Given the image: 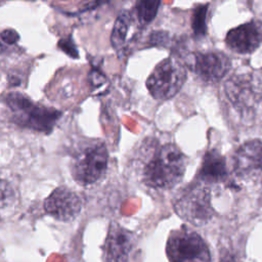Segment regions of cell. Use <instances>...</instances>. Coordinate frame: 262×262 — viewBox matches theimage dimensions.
I'll return each mask as SVG.
<instances>
[{
    "instance_id": "d6986e66",
    "label": "cell",
    "mask_w": 262,
    "mask_h": 262,
    "mask_svg": "<svg viewBox=\"0 0 262 262\" xmlns=\"http://www.w3.org/2000/svg\"><path fill=\"white\" fill-rule=\"evenodd\" d=\"M5 50V46L2 44V42L0 41V53H2Z\"/></svg>"
},
{
    "instance_id": "5b68a950",
    "label": "cell",
    "mask_w": 262,
    "mask_h": 262,
    "mask_svg": "<svg viewBox=\"0 0 262 262\" xmlns=\"http://www.w3.org/2000/svg\"><path fill=\"white\" fill-rule=\"evenodd\" d=\"M166 254L170 262H211V254L205 241L184 227L170 233Z\"/></svg>"
},
{
    "instance_id": "7c38bea8",
    "label": "cell",
    "mask_w": 262,
    "mask_h": 262,
    "mask_svg": "<svg viewBox=\"0 0 262 262\" xmlns=\"http://www.w3.org/2000/svg\"><path fill=\"white\" fill-rule=\"evenodd\" d=\"M234 168L243 177H254L262 174V140H251L244 143L234 156Z\"/></svg>"
},
{
    "instance_id": "4fadbf2b",
    "label": "cell",
    "mask_w": 262,
    "mask_h": 262,
    "mask_svg": "<svg viewBox=\"0 0 262 262\" xmlns=\"http://www.w3.org/2000/svg\"><path fill=\"white\" fill-rule=\"evenodd\" d=\"M226 164L224 158L217 150L208 151L203 159L199 178L205 182H221L226 177Z\"/></svg>"
},
{
    "instance_id": "52a82bcc",
    "label": "cell",
    "mask_w": 262,
    "mask_h": 262,
    "mask_svg": "<svg viewBox=\"0 0 262 262\" xmlns=\"http://www.w3.org/2000/svg\"><path fill=\"white\" fill-rule=\"evenodd\" d=\"M107 163L108 152L104 143H95L86 147L74 158L71 173L77 183L90 185L104 176Z\"/></svg>"
},
{
    "instance_id": "5bb4252c",
    "label": "cell",
    "mask_w": 262,
    "mask_h": 262,
    "mask_svg": "<svg viewBox=\"0 0 262 262\" xmlns=\"http://www.w3.org/2000/svg\"><path fill=\"white\" fill-rule=\"evenodd\" d=\"M131 16L132 15L129 12L122 11L115 21L111 36V42L116 50H121L126 43L128 31L131 25Z\"/></svg>"
},
{
    "instance_id": "2e32d148",
    "label": "cell",
    "mask_w": 262,
    "mask_h": 262,
    "mask_svg": "<svg viewBox=\"0 0 262 262\" xmlns=\"http://www.w3.org/2000/svg\"><path fill=\"white\" fill-rule=\"evenodd\" d=\"M208 5H199L194 8L193 14H192V29L194 34L200 37L204 36L207 32L206 29V15H207Z\"/></svg>"
},
{
    "instance_id": "6da1fadb",
    "label": "cell",
    "mask_w": 262,
    "mask_h": 262,
    "mask_svg": "<svg viewBox=\"0 0 262 262\" xmlns=\"http://www.w3.org/2000/svg\"><path fill=\"white\" fill-rule=\"evenodd\" d=\"M186 157L173 143L159 146L145 164L142 179L145 185L157 189H169L183 177Z\"/></svg>"
},
{
    "instance_id": "ba28073f",
    "label": "cell",
    "mask_w": 262,
    "mask_h": 262,
    "mask_svg": "<svg viewBox=\"0 0 262 262\" xmlns=\"http://www.w3.org/2000/svg\"><path fill=\"white\" fill-rule=\"evenodd\" d=\"M135 244L132 231L112 222L102 245V262H128Z\"/></svg>"
},
{
    "instance_id": "7a4b0ae2",
    "label": "cell",
    "mask_w": 262,
    "mask_h": 262,
    "mask_svg": "<svg viewBox=\"0 0 262 262\" xmlns=\"http://www.w3.org/2000/svg\"><path fill=\"white\" fill-rule=\"evenodd\" d=\"M5 102L15 124L39 132L51 131L61 115L58 111L40 105L18 92L7 94Z\"/></svg>"
},
{
    "instance_id": "e0dca14e",
    "label": "cell",
    "mask_w": 262,
    "mask_h": 262,
    "mask_svg": "<svg viewBox=\"0 0 262 262\" xmlns=\"http://www.w3.org/2000/svg\"><path fill=\"white\" fill-rule=\"evenodd\" d=\"M13 192L10 185L2 178H0V209L5 208L12 200Z\"/></svg>"
},
{
    "instance_id": "3957f363",
    "label": "cell",
    "mask_w": 262,
    "mask_h": 262,
    "mask_svg": "<svg viewBox=\"0 0 262 262\" xmlns=\"http://www.w3.org/2000/svg\"><path fill=\"white\" fill-rule=\"evenodd\" d=\"M175 212L184 220L194 225L208 222L213 216L211 193L202 183L184 187L174 200Z\"/></svg>"
},
{
    "instance_id": "8fae6325",
    "label": "cell",
    "mask_w": 262,
    "mask_h": 262,
    "mask_svg": "<svg viewBox=\"0 0 262 262\" xmlns=\"http://www.w3.org/2000/svg\"><path fill=\"white\" fill-rule=\"evenodd\" d=\"M225 42L235 52H253L262 43V23L251 20L230 30L226 35Z\"/></svg>"
},
{
    "instance_id": "8992f818",
    "label": "cell",
    "mask_w": 262,
    "mask_h": 262,
    "mask_svg": "<svg viewBox=\"0 0 262 262\" xmlns=\"http://www.w3.org/2000/svg\"><path fill=\"white\" fill-rule=\"evenodd\" d=\"M224 92L238 112H254L262 101V80L252 73L236 74L226 81Z\"/></svg>"
},
{
    "instance_id": "9a60e30c",
    "label": "cell",
    "mask_w": 262,
    "mask_h": 262,
    "mask_svg": "<svg viewBox=\"0 0 262 262\" xmlns=\"http://www.w3.org/2000/svg\"><path fill=\"white\" fill-rule=\"evenodd\" d=\"M161 2L159 1H140L137 3L135 11L138 21L141 25L149 24L157 15L159 6Z\"/></svg>"
},
{
    "instance_id": "277c9868",
    "label": "cell",
    "mask_w": 262,
    "mask_h": 262,
    "mask_svg": "<svg viewBox=\"0 0 262 262\" xmlns=\"http://www.w3.org/2000/svg\"><path fill=\"white\" fill-rule=\"evenodd\" d=\"M185 80L186 70L183 63L175 57H168L152 70L146 80V87L154 98L166 100L181 89Z\"/></svg>"
},
{
    "instance_id": "30bf717a",
    "label": "cell",
    "mask_w": 262,
    "mask_h": 262,
    "mask_svg": "<svg viewBox=\"0 0 262 262\" xmlns=\"http://www.w3.org/2000/svg\"><path fill=\"white\" fill-rule=\"evenodd\" d=\"M230 64L229 58L223 52H198L193 54L191 70L203 81L216 82L227 74Z\"/></svg>"
},
{
    "instance_id": "9c48e42d",
    "label": "cell",
    "mask_w": 262,
    "mask_h": 262,
    "mask_svg": "<svg viewBox=\"0 0 262 262\" xmlns=\"http://www.w3.org/2000/svg\"><path fill=\"white\" fill-rule=\"evenodd\" d=\"M82 206L80 195L66 186L55 188L44 201L45 212L62 222L76 219L82 210Z\"/></svg>"
},
{
    "instance_id": "ac0fdd59",
    "label": "cell",
    "mask_w": 262,
    "mask_h": 262,
    "mask_svg": "<svg viewBox=\"0 0 262 262\" xmlns=\"http://www.w3.org/2000/svg\"><path fill=\"white\" fill-rule=\"evenodd\" d=\"M0 36L2 38V41H4L7 44H14L19 39V35L17 34V32L12 29H6L2 31Z\"/></svg>"
}]
</instances>
